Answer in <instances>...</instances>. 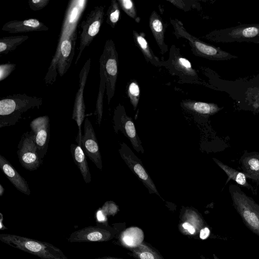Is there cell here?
Listing matches in <instances>:
<instances>
[{"instance_id":"obj_1","label":"cell","mask_w":259,"mask_h":259,"mask_svg":"<svg viewBox=\"0 0 259 259\" xmlns=\"http://www.w3.org/2000/svg\"><path fill=\"white\" fill-rule=\"evenodd\" d=\"M41 98L17 94L1 98L0 100V128L15 125L22 114L30 109L39 107Z\"/></svg>"},{"instance_id":"obj_2","label":"cell","mask_w":259,"mask_h":259,"mask_svg":"<svg viewBox=\"0 0 259 259\" xmlns=\"http://www.w3.org/2000/svg\"><path fill=\"white\" fill-rule=\"evenodd\" d=\"M0 240L41 259H68L60 248L47 242L10 234H1Z\"/></svg>"},{"instance_id":"obj_3","label":"cell","mask_w":259,"mask_h":259,"mask_svg":"<svg viewBox=\"0 0 259 259\" xmlns=\"http://www.w3.org/2000/svg\"><path fill=\"white\" fill-rule=\"evenodd\" d=\"M170 22L176 36L186 39L195 55L213 61L228 60L237 57L192 35L186 31L182 22L178 19H170Z\"/></svg>"},{"instance_id":"obj_4","label":"cell","mask_w":259,"mask_h":259,"mask_svg":"<svg viewBox=\"0 0 259 259\" xmlns=\"http://www.w3.org/2000/svg\"><path fill=\"white\" fill-rule=\"evenodd\" d=\"M229 190L234 207L243 221L250 230L259 236V205L237 186L231 185Z\"/></svg>"},{"instance_id":"obj_5","label":"cell","mask_w":259,"mask_h":259,"mask_svg":"<svg viewBox=\"0 0 259 259\" xmlns=\"http://www.w3.org/2000/svg\"><path fill=\"white\" fill-rule=\"evenodd\" d=\"M99 63L105 76L106 95L109 104L115 93L118 70V53L112 39L106 41Z\"/></svg>"},{"instance_id":"obj_6","label":"cell","mask_w":259,"mask_h":259,"mask_svg":"<svg viewBox=\"0 0 259 259\" xmlns=\"http://www.w3.org/2000/svg\"><path fill=\"white\" fill-rule=\"evenodd\" d=\"M206 37L215 42H259V24H243L215 30L208 34Z\"/></svg>"},{"instance_id":"obj_7","label":"cell","mask_w":259,"mask_h":259,"mask_svg":"<svg viewBox=\"0 0 259 259\" xmlns=\"http://www.w3.org/2000/svg\"><path fill=\"white\" fill-rule=\"evenodd\" d=\"M104 6H96L80 23L79 51L75 61L77 65L83 51L88 47L100 31L104 18Z\"/></svg>"},{"instance_id":"obj_8","label":"cell","mask_w":259,"mask_h":259,"mask_svg":"<svg viewBox=\"0 0 259 259\" xmlns=\"http://www.w3.org/2000/svg\"><path fill=\"white\" fill-rule=\"evenodd\" d=\"M163 66L171 74L179 76L183 82L200 83L197 73L191 63L181 55L179 49L174 45L170 47L169 58L164 61Z\"/></svg>"},{"instance_id":"obj_9","label":"cell","mask_w":259,"mask_h":259,"mask_svg":"<svg viewBox=\"0 0 259 259\" xmlns=\"http://www.w3.org/2000/svg\"><path fill=\"white\" fill-rule=\"evenodd\" d=\"M113 120L115 132L118 133L120 131L122 133L130 140L133 147L138 153H144V149L133 120L126 114L124 106L120 104L114 109Z\"/></svg>"},{"instance_id":"obj_10","label":"cell","mask_w":259,"mask_h":259,"mask_svg":"<svg viewBox=\"0 0 259 259\" xmlns=\"http://www.w3.org/2000/svg\"><path fill=\"white\" fill-rule=\"evenodd\" d=\"M17 153L21 165L26 169L35 170L42 163L43 159L38 155L33 134L31 131L27 132L22 136L18 145Z\"/></svg>"},{"instance_id":"obj_11","label":"cell","mask_w":259,"mask_h":259,"mask_svg":"<svg viewBox=\"0 0 259 259\" xmlns=\"http://www.w3.org/2000/svg\"><path fill=\"white\" fill-rule=\"evenodd\" d=\"M119 152L123 161L132 171L139 177L148 189L149 192L160 196L152 180L143 166L141 160L125 143L120 144Z\"/></svg>"},{"instance_id":"obj_12","label":"cell","mask_w":259,"mask_h":259,"mask_svg":"<svg viewBox=\"0 0 259 259\" xmlns=\"http://www.w3.org/2000/svg\"><path fill=\"white\" fill-rule=\"evenodd\" d=\"M91 58L84 63L79 75V88L76 94L72 113V119L74 120L78 127V132L76 141L80 143L82 136L81 124L85 118V106L83 98V93L91 67Z\"/></svg>"},{"instance_id":"obj_13","label":"cell","mask_w":259,"mask_h":259,"mask_svg":"<svg viewBox=\"0 0 259 259\" xmlns=\"http://www.w3.org/2000/svg\"><path fill=\"white\" fill-rule=\"evenodd\" d=\"M113 232L105 224L99 222L96 226H88L72 232L68 241L70 243L104 242L111 239Z\"/></svg>"},{"instance_id":"obj_14","label":"cell","mask_w":259,"mask_h":259,"mask_svg":"<svg viewBox=\"0 0 259 259\" xmlns=\"http://www.w3.org/2000/svg\"><path fill=\"white\" fill-rule=\"evenodd\" d=\"M84 154L99 169H102V162L98 140L90 120L86 118L84 124V135L79 145Z\"/></svg>"},{"instance_id":"obj_15","label":"cell","mask_w":259,"mask_h":259,"mask_svg":"<svg viewBox=\"0 0 259 259\" xmlns=\"http://www.w3.org/2000/svg\"><path fill=\"white\" fill-rule=\"evenodd\" d=\"M50 118L48 115L39 116L30 123L31 131L37 146L39 157L43 159L47 152L50 134Z\"/></svg>"},{"instance_id":"obj_16","label":"cell","mask_w":259,"mask_h":259,"mask_svg":"<svg viewBox=\"0 0 259 259\" xmlns=\"http://www.w3.org/2000/svg\"><path fill=\"white\" fill-rule=\"evenodd\" d=\"M76 36L75 33L65 37L61 42L57 57V70L61 77L69 68L75 54Z\"/></svg>"},{"instance_id":"obj_17","label":"cell","mask_w":259,"mask_h":259,"mask_svg":"<svg viewBox=\"0 0 259 259\" xmlns=\"http://www.w3.org/2000/svg\"><path fill=\"white\" fill-rule=\"evenodd\" d=\"M2 30L11 33H27L47 31L49 28L39 20L34 18L23 20H11L4 24Z\"/></svg>"},{"instance_id":"obj_18","label":"cell","mask_w":259,"mask_h":259,"mask_svg":"<svg viewBox=\"0 0 259 259\" xmlns=\"http://www.w3.org/2000/svg\"><path fill=\"white\" fill-rule=\"evenodd\" d=\"M0 168L18 190L27 195L30 194V188L27 181L2 155H0Z\"/></svg>"},{"instance_id":"obj_19","label":"cell","mask_w":259,"mask_h":259,"mask_svg":"<svg viewBox=\"0 0 259 259\" xmlns=\"http://www.w3.org/2000/svg\"><path fill=\"white\" fill-rule=\"evenodd\" d=\"M203 222L195 211L186 209L179 225L180 231L185 235H196L202 228Z\"/></svg>"},{"instance_id":"obj_20","label":"cell","mask_w":259,"mask_h":259,"mask_svg":"<svg viewBox=\"0 0 259 259\" xmlns=\"http://www.w3.org/2000/svg\"><path fill=\"white\" fill-rule=\"evenodd\" d=\"M149 27L161 53L164 54L168 51V46L164 41L165 27L164 22L158 13L153 11L149 17Z\"/></svg>"},{"instance_id":"obj_21","label":"cell","mask_w":259,"mask_h":259,"mask_svg":"<svg viewBox=\"0 0 259 259\" xmlns=\"http://www.w3.org/2000/svg\"><path fill=\"white\" fill-rule=\"evenodd\" d=\"M133 36L136 45L141 51L147 62L156 67L163 66L164 61H161L154 54L145 37L144 33L133 30Z\"/></svg>"},{"instance_id":"obj_22","label":"cell","mask_w":259,"mask_h":259,"mask_svg":"<svg viewBox=\"0 0 259 259\" xmlns=\"http://www.w3.org/2000/svg\"><path fill=\"white\" fill-rule=\"evenodd\" d=\"M70 151L73 161L79 168L85 183L91 181V175L88 165L86 155L79 145L71 144Z\"/></svg>"},{"instance_id":"obj_23","label":"cell","mask_w":259,"mask_h":259,"mask_svg":"<svg viewBox=\"0 0 259 259\" xmlns=\"http://www.w3.org/2000/svg\"><path fill=\"white\" fill-rule=\"evenodd\" d=\"M181 106L187 110L202 115H212L220 110L217 104L190 100L183 101L181 103Z\"/></svg>"},{"instance_id":"obj_24","label":"cell","mask_w":259,"mask_h":259,"mask_svg":"<svg viewBox=\"0 0 259 259\" xmlns=\"http://www.w3.org/2000/svg\"><path fill=\"white\" fill-rule=\"evenodd\" d=\"M143 237V233L141 229L131 227L122 232L120 240L124 246L133 248L142 243Z\"/></svg>"},{"instance_id":"obj_25","label":"cell","mask_w":259,"mask_h":259,"mask_svg":"<svg viewBox=\"0 0 259 259\" xmlns=\"http://www.w3.org/2000/svg\"><path fill=\"white\" fill-rule=\"evenodd\" d=\"M28 38L29 36L26 35L1 37L0 38V54L4 55L8 54L14 51Z\"/></svg>"},{"instance_id":"obj_26","label":"cell","mask_w":259,"mask_h":259,"mask_svg":"<svg viewBox=\"0 0 259 259\" xmlns=\"http://www.w3.org/2000/svg\"><path fill=\"white\" fill-rule=\"evenodd\" d=\"M100 81L99 91L96 104L95 115L97 118V123L100 125L103 112V97L105 90H106V79L102 67L100 66Z\"/></svg>"},{"instance_id":"obj_27","label":"cell","mask_w":259,"mask_h":259,"mask_svg":"<svg viewBox=\"0 0 259 259\" xmlns=\"http://www.w3.org/2000/svg\"><path fill=\"white\" fill-rule=\"evenodd\" d=\"M213 159L227 175L229 177L228 181L231 179L240 185L246 187H249V184L246 180V176L244 173L229 167L216 158H213Z\"/></svg>"},{"instance_id":"obj_28","label":"cell","mask_w":259,"mask_h":259,"mask_svg":"<svg viewBox=\"0 0 259 259\" xmlns=\"http://www.w3.org/2000/svg\"><path fill=\"white\" fill-rule=\"evenodd\" d=\"M245 176L252 179L259 178V158L256 156L246 157L242 161Z\"/></svg>"},{"instance_id":"obj_29","label":"cell","mask_w":259,"mask_h":259,"mask_svg":"<svg viewBox=\"0 0 259 259\" xmlns=\"http://www.w3.org/2000/svg\"><path fill=\"white\" fill-rule=\"evenodd\" d=\"M131 250L132 255L138 259H163L160 254L143 243Z\"/></svg>"},{"instance_id":"obj_30","label":"cell","mask_w":259,"mask_h":259,"mask_svg":"<svg viewBox=\"0 0 259 259\" xmlns=\"http://www.w3.org/2000/svg\"><path fill=\"white\" fill-rule=\"evenodd\" d=\"M120 14V7L117 1L113 0L106 13V23L112 28H114Z\"/></svg>"},{"instance_id":"obj_31","label":"cell","mask_w":259,"mask_h":259,"mask_svg":"<svg viewBox=\"0 0 259 259\" xmlns=\"http://www.w3.org/2000/svg\"><path fill=\"white\" fill-rule=\"evenodd\" d=\"M127 95L135 110L138 105L140 96V89L136 80H132L129 83L127 88Z\"/></svg>"},{"instance_id":"obj_32","label":"cell","mask_w":259,"mask_h":259,"mask_svg":"<svg viewBox=\"0 0 259 259\" xmlns=\"http://www.w3.org/2000/svg\"><path fill=\"white\" fill-rule=\"evenodd\" d=\"M120 8L131 18L137 23L140 22V18L137 15L136 8L131 0H118Z\"/></svg>"},{"instance_id":"obj_33","label":"cell","mask_w":259,"mask_h":259,"mask_svg":"<svg viewBox=\"0 0 259 259\" xmlns=\"http://www.w3.org/2000/svg\"><path fill=\"white\" fill-rule=\"evenodd\" d=\"M16 64L14 63H5L0 65V81L7 78L15 69Z\"/></svg>"},{"instance_id":"obj_34","label":"cell","mask_w":259,"mask_h":259,"mask_svg":"<svg viewBox=\"0 0 259 259\" xmlns=\"http://www.w3.org/2000/svg\"><path fill=\"white\" fill-rule=\"evenodd\" d=\"M50 2V0H29L28 5L30 9L36 11L46 7Z\"/></svg>"},{"instance_id":"obj_35","label":"cell","mask_w":259,"mask_h":259,"mask_svg":"<svg viewBox=\"0 0 259 259\" xmlns=\"http://www.w3.org/2000/svg\"><path fill=\"white\" fill-rule=\"evenodd\" d=\"M101 209L105 215H114L117 212V206L112 201H107Z\"/></svg>"},{"instance_id":"obj_36","label":"cell","mask_w":259,"mask_h":259,"mask_svg":"<svg viewBox=\"0 0 259 259\" xmlns=\"http://www.w3.org/2000/svg\"><path fill=\"white\" fill-rule=\"evenodd\" d=\"M209 234V229L207 227H204L199 232V237L201 239H205L208 237Z\"/></svg>"},{"instance_id":"obj_37","label":"cell","mask_w":259,"mask_h":259,"mask_svg":"<svg viewBox=\"0 0 259 259\" xmlns=\"http://www.w3.org/2000/svg\"><path fill=\"white\" fill-rule=\"evenodd\" d=\"M253 106L256 108L259 107V89L255 94L254 97H253Z\"/></svg>"},{"instance_id":"obj_38","label":"cell","mask_w":259,"mask_h":259,"mask_svg":"<svg viewBox=\"0 0 259 259\" xmlns=\"http://www.w3.org/2000/svg\"><path fill=\"white\" fill-rule=\"evenodd\" d=\"M95 259H123V258L114 257H102L97 258Z\"/></svg>"},{"instance_id":"obj_39","label":"cell","mask_w":259,"mask_h":259,"mask_svg":"<svg viewBox=\"0 0 259 259\" xmlns=\"http://www.w3.org/2000/svg\"><path fill=\"white\" fill-rule=\"evenodd\" d=\"M5 191V189L3 187L2 184H0V196H2L3 194H4Z\"/></svg>"},{"instance_id":"obj_40","label":"cell","mask_w":259,"mask_h":259,"mask_svg":"<svg viewBox=\"0 0 259 259\" xmlns=\"http://www.w3.org/2000/svg\"><path fill=\"white\" fill-rule=\"evenodd\" d=\"M201 258H202V259H209V258H206L205 257H203V256H201Z\"/></svg>"}]
</instances>
